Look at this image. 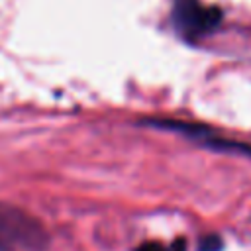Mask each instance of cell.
I'll return each mask as SVG.
<instances>
[{
	"instance_id": "obj_1",
	"label": "cell",
	"mask_w": 251,
	"mask_h": 251,
	"mask_svg": "<svg viewBox=\"0 0 251 251\" xmlns=\"http://www.w3.org/2000/svg\"><path fill=\"white\" fill-rule=\"evenodd\" d=\"M49 233L25 210L0 202V251H45Z\"/></svg>"
},
{
	"instance_id": "obj_2",
	"label": "cell",
	"mask_w": 251,
	"mask_h": 251,
	"mask_svg": "<svg viewBox=\"0 0 251 251\" xmlns=\"http://www.w3.org/2000/svg\"><path fill=\"white\" fill-rule=\"evenodd\" d=\"M173 22L186 39H196L218 27L222 12L216 6H202L198 0H175Z\"/></svg>"
},
{
	"instance_id": "obj_3",
	"label": "cell",
	"mask_w": 251,
	"mask_h": 251,
	"mask_svg": "<svg viewBox=\"0 0 251 251\" xmlns=\"http://www.w3.org/2000/svg\"><path fill=\"white\" fill-rule=\"evenodd\" d=\"M224 243L218 235H206L198 243V251H222Z\"/></svg>"
},
{
	"instance_id": "obj_4",
	"label": "cell",
	"mask_w": 251,
	"mask_h": 251,
	"mask_svg": "<svg viewBox=\"0 0 251 251\" xmlns=\"http://www.w3.org/2000/svg\"><path fill=\"white\" fill-rule=\"evenodd\" d=\"M135 251H171V249H165L161 243H155V241H149V243H143L139 245Z\"/></svg>"
}]
</instances>
